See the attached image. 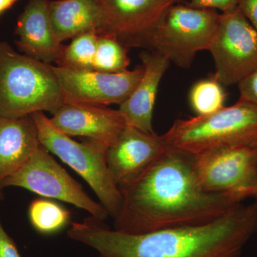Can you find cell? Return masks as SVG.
Here are the masks:
<instances>
[{
    "mask_svg": "<svg viewBox=\"0 0 257 257\" xmlns=\"http://www.w3.org/2000/svg\"><path fill=\"white\" fill-rule=\"evenodd\" d=\"M119 189L122 202L114 229L128 234L207 224L241 204L202 190L192 155L170 147L143 175Z\"/></svg>",
    "mask_w": 257,
    "mask_h": 257,
    "instance_id": "obj_1",
    "label": "cell"
},
{
    "mask_svg": "<svg viewBox=\"0 0 257 257\" xmlns=\"http://www.w3.org/2000/svg\"><path fill=\"white\" fill-rule=\"evenodd\" d=\"M257 233V203L241 204L207 224L128 234L94 216L72 223L70 239L100 257H241Z\"/></svg>",
    "mask_w": 257,
    "mask_h": 257,
    "instance_id": "obj_2",
    "label": "cell"
},
{
    "mask_svg": "<svg viewBox=\"0 0 257 257\" xmlns=\"http://www.w3.org/2000/svg\"><path fill=\"white\" fill-rule=\"evenodd\" d=\"M64 103L53 65L0 42V117L20 118L39 111L54 114Z\"/></svg>",
    "mask_w": 257,
    "mask_h": 257,
    "instance_id": "obj_3",
    "label": "cell"
},
{
    "mask_svg": "<svg viewBox=\"0 0 257 257\" xmlns=\"http://www.w3.org/2000/svg\"><path fill=\"white\" fill-rule=\"evenodd\" d=\"M162 138L170 148L192 155L217 147L257 148V106L239 99L213 114L177 119Z\"/></svg>",
    "mask_w": 257,
    "mask_h": 257,
    "instance_id": "obj_4",
    "label": "cell"
},
{
    "mask_svg": "<svg viewBox=\"0 0 257 257\" xmlns=\"http://www.w3.org/2000/svg\"><path fill=\"white\" fill-rule=\"evenodd\" d=\"M42 146L60 159L86 181L113 219L121 209L122 197L111 177L107 162V145L87 139L74 141L54 126L42 111L31 114Z\"/></svg>",
    "mask_w": 257,
    "mask_h": 257,
    "instance_id": "obj_5",
    "label": "cell"
},
{
    "mask_svg": "<svg viewBox=\"0 0 257 257\" xmlns=\"http://www.w3.org/2000/svg\"><path fill=\"white\" fill-rule=\"evenodd\" d=\"M220 14L177 3L165 12L149 39L147 50L155 51L170 62L188 69L199 51L209 50Z\"/></svg>",
    "mask_w": 257,
    "mask_h": 257,
    "instance_id": "obj_6",
    "label": "cell"
},
{
    "mask_svg": "<svg viewBox=\"0 0 257 257\" xmlns=\"http://www.w3.org/2000/svg\"><path fill=\"white\" fill-rule=\"evenodd\" d=\"M200 188L242 203L257 193V148L222 147L192 155Z\"/></svg>",
    "mask_w": 257,
    "mask_h": 257,
    "instance_id": "obj_7",
    "label": "cell"
},
{
    "mask_svg": "<svg viewBox=\"0 0 257 257\" xmlns=\"http://www.w3.org/2000/svg\"><path fill=\"white\" fill-rule=\"evenodd\" d=\"M8 187H21L47 199L73 204L101 221L109 216L101 204L88 196L82 185L56 162L41 144L21 168L0 182V189Z\"/></svg>",
    "mask_w": 257,
    "mask_h": 257,
    "instance_id": "obj_8",
    "label": "cell"
},
{
    "mask_svg": "<svg viewBox=\"0 0 257 257\" xmlns=\"http://www.w3.org/2000/svg\"><path fill=\"white\" fill-rule=\"evenodd\" d=\"M208 51L215 64L213 77L223 87L238 84L257 71V30L238 8L221 13Z\"/></svg>",
    "mask_w": 257,
    "mask_h": 257,
    "instance_id": "obj_9",
    "label": "cell"
},
{
    "mask_svg": "<svg viewBox=\"0 0 257 257\" xmlns=\"http://www.w3.org/2000/svg\"><path fill=\"white\" fill-rule=\"evenodd\" d=\"M64 103L107 106L122 104L143 77V64L133 70L106 73L53 66Z\"/></svg>",
    "mask_w": 257,
    "mask_h": 257,
    "instance_id": "obj_10",
    "label": "cell"
},
{
    "mask_svg": "<svg viewBox=\"0 0 257 257\" xmlns=\"http://www.w3.org/2000/svg\"><path fill=\"white\" fill-rule=\"evenodd\" d=\"M102 15L98 35L114 37L126 48L147 50L149 39L166 11L184 0H96Z\"/></svg>",
    "mask_w": 257,
    "mask_h": 257,
    "instance_id": "obj_11",
    "label": "cell"
},
{
    "mask_svg": "<svg viewBox=\"0 0 257 257\" xmlns=\"http://www.w3.org/2000/svg\"><path fill=\"white\" fill-rule=\"evenodd\" d=\"M167 148L162 136L126 125L106 153L108 168L118 188L143 175Z\"/></svg>",
    "mask_w": 257,
    "mask_h": 257,
    "instance_id": "obj_12",
    "label": "cell"
},
{
    "mask_svg": "<svg viewBox=\"0 0 257 257\" xmlns=\"http://www.w3.org/2000/svg\"><path fill=\"white\" fill-rule=\"evenodd\" d=\"M50 119L67 136L82 137L110 146L126 126L119 110L105 106L64 103Z\"/></svg>",
    "mask_w": 257,
    "mask_h": 257,
    "instance_id": "obj_13",
    "label": "cell"
},
{
    "mask_svg": "<svg viewBox=\"0 0 257 257\" xmlns=\"http://www.w3.org/2000/svg\"><path fill=\"white\" fill-rule=\"evenodd\" d=\"M50 0H30L19 16L15 35L24 55L45 63L58 64L64 45L54 35L49 15Z\"/></svg>",
    "mask_w": 257,
    "mask_h": 257,
    "instance_id": "obj_14",
    "label": "cell"
},
{
    "mask_svg": "<svg viewBox=\"0 0 257 257\" xmlns=\"http://www.w3.org/2000/svg\"><path fill=\"white\" fill-rule=\"evenodd\" d=\"M144 73L135 90L120 104L119 110L126 125L146 133H154V109L161 80L170 62L155 51L145 50L140 55Z\"/></svg>",
    "mask_w": 257,
    "mask_h": 257,
    "instance_id": "obj_15",
    "label": "cell"
},
{
    "mask_svg": "<svg viewBox=\"0 0 257 257\" xmlns=\"http://www.w3.org/2000/svg\"><path fill=\"white\" fill-rule=\"evenodd\" d=\"M40 145L31 115L0 117V182L21 168Z\"/></svg>",
    "mask_w": 257,
    "mask_h": 257,
    "instance_id": "obj_16",
    "label": "cell"
},
{
    "mask_svg": "<svg viewBox=\"0 0 257 257\" xmlns=\"http://www.w3.org/2000/svg\"><path fill=\"white\" fill-rule=\"evenodd\" d=\"M49 15L54 35L60 43L84 32H98L102 23L96 0H50Z\"/></svg>",
    "mask_w": 257,
    "mask_h": 257,
    "instance_id": "obj_17",
    "label": "cell"
},
{
    "mask_svg": "<svg viewBox=\"0 0 257 257\" xmlns=\"http://www.w3.org/2000/svg\"><path fill=\"white\" fill-rule=\"evenodd\" d=\"M28 214L32 226L43 234L58 232L70 221V214L67 209L47 198L32 201Z\"/></svg>",
    "mask_w": 257,
    "mask_h": 257,
    "instance_id": "obj_18",
    "label": "cell"
},
{
    "mask_svg": "<svg viewBox=\"0 0 257 257\" xmlns=\"http://www.w3.org/2000/svg\"><path fill=\"white\" fill-rule=\"evenodd\" d=\"M189 103L197 116H206L224 107V87L214 77L198 81L189 92Z\"/></svg>",
    "mask_w": 257,
    "mask_h": 257,
    "instance_id": "obj_19",
    "label": "cell"
},
{
    "mask_svg": "<svg viewBox=\"0 0 257 257\" xmlns=\"http://www.w3.org/2000/svg\"><path fill=\"white\" fill-rule=\"evenodd\" d=\"M98 34L95 30L84 32L74 37L69 45L64 46L57 66L92 70Z\"/></svg>",
    "mask_w": 257,
    "mask_h": 257,
    "instance_id": "obj_20",
    "label": "cell"
},
{
    "mask_svg": "<svg viewBox=\"0 0 257 257\" xmlns=\"http://www.w3.org/2000/svg\"><path fill=\"white\" fill-rule=\"evenodd\" d=\"M128 49L114 37L98 35L97 46L92 70L119 73L127 70Z\"/></svg>",
    "mask_w": 257,
    "mask_h": 257,
    "instance_id": "obj_21",
    "label": "cell"
},
{
    "mask_svg": "<svg viewBox=\"0 0 257 257\" xmlns=\"http://www.w3.org/2000/svg\"><path fill=\"white\" fill-rule=\"evenodd\" d=\"M239 0H190L187 5L199 9L220 10L229 13L237 8Z\"/></svg>",
    "mask_w": 257,
    "mask_h": 257,
    "instance_id": "obj_22",
    "label": "cell"
},
{
    "mask_svg": "<svg viewBox=\"0 0 257 257\" xmlns=\"http://www.w3.org/2000/svg\"><path fill=\"white\" fill-rule=\"evenodd\" d=\"M239 99L257 106V71L238 84Z\"/></svg>",
    "mask_w": 257,
    "mask_h": 257,
    "instance_id": "obj_23",
    "label": "cell"
},
{
    "mask_svg": "<svg viewBox=\"0 0 257 257\" xmlns=\"http://www.w3.org/2000/svg\"><path fill=\"white\" fill-rule=\"evenodd\" d=\"M0 257H21L14 240L5 231L0 221Z\"/></svg>",
    "mask_w": 257,
    "mask_h": 257,
    "instance_id": "obj_24",
    "label": "cell"
},
{
    "mask_svg": "<svg viewBox=\"0 0 257 257\" xmlns=\"http://www.w3.org/2000/svg\"><path fill=\"white\" fill-rule=\"evenodd\" d=\"M237 8L257 30V0H239Z\"/></svg>",
    "mask_w": 257,
    "mask_h": 257,
    "instance_id": "obj_25",
    "label": "cell"
},
{
    "mask_svg": "<svg viewBox=\"0 0 257 257\" xmlns=\"http://www.w3.org/2000/svg\"><path fill=\"white\" fill-rule=\"evenodd\" d=\"M18 0H0V20L7 11L13 8Z\"/></svg>",
    "mask_w": 257,
    "mask_h": 257,
    "instance_id": "obj_26",
    "label": "cell"
},
{
    "mask_svg": "<svg viewBox=\"0 0 257 257\" xmlns=\"http://www.w3.org/2000/svg\"><path fill=\"white\" fill-rule=\"evenodd\" d=\"M4 199V194H3V189H0V201Z\"/></svg>",
    "mask_w": 257,
    "mask_h": 257,
    "instance_id": "obj_27",
    "label": "cell"
},
{
    "mask_svg": "<svg viewBox=\"0 0 257 257\" xmlns=\"http://www.w3.org/2000/svg\"><path fill=\"white\" fill-rule=\"evenodd\" d=\"M253 199H254V202L257 203V193H256V196H255V197L253 198Z\"/></svg>",
    "mask_w": 257,
    "mask_h": 257,
    "instance_id": "obj_28",
    "label": "cell"
}]
</instances>
